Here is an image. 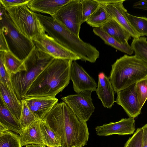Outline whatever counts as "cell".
<instances>
[{
    "instance_id": "cell-1",
    "label": "cell",
    "mask_w": 147,
    "mask_h": 147,
    "mask_svg": "<svg viewBox=\"0 0 147 147\" xmlns=\"http://www.w3.org/2000/svg\"><path fill=\"white\" fill-rule=\"evenodd\" d=\"M41 119L57 134L61 145L84 147L89 136L87 122L78 117L64 102L55 104Z\"/></svg>"
},
{
    "instance_id": "cell-2",
    "label": "cell",
    "mask_w": 147,
    "mask_h": 147,
    "mask_svg": "<svg viewBox=\"0 0 147 147\" xmlns=\"http://www.w3.org/2000/svg\"><path fill=\"white\" fill-rule=\"evenodd\" d=\"M72 61L54 58L34 81L24 99L55 98L69 84Z\"/></svg>"
},
{
    "instance_id": "cell-3",
    "label": "cell",
    "mask_w": 147,
    "mask_h": 147,
    "mask_svg": "<svg viewBox=\"0 0 147 147\" xmlns=\"http://www.w3.org/2000/svg\"><path fill=\"white\" fill-rule=\"evenodd\" d=\"M54 58L35 46L24 60L26 69L9 74L13 92L19 100H24L27 92L34 81Z\"/></svg>"
},
{
    "instance_id": "cell-4",
    "label": "cell",
    "mask_w": 147,
    "mask_h": 147,
    "mask_svg": "<svg viewBox=\"0 0 147 147\" xmlns=\"http://www.w3.org/2000/svg\"><path fill=\"white\" fill-rule=\"evenodd\" d=\"M111 66L109 78L115 93L147 76V64L135 55H125Z\"/></svg>"
},
{
    "instance_id": "cell-5",
    "label": "cell",
    "mask_w": 147,
    "mask_h": 147,
    "mask_svg": "<svg viewBox=\"0 0 147 147\" xmlns=\"http://www.w3.org/2000/svg\"><path fill=\"white\" fill-rule=\"evenodd\" d=\"M0 30L3 33L9 51L20 60L24 61L35 47L32 40L17 30L6 9L0 5Z\"/></svg>"
},
{
    "instance_id": "cell-6",
    "label": "cell",
    "mask_w": 147,
    "mask_h": 147,
    "mask_svg": "<svg viewBox=\"0 0 147 147\" xmlns=\"http://www.w3.org/2000/svg\"><path fill=\"white\" fill-rule=\"evenodd\" d=\"M5 9L17 30L26 37L32 40L36 36L45 32L34 12L26 4Z\"/></svg>"
},
{
    "instance_id": "cell-7",
    "label": "cell",
    "mask_w": 147,
    "mask_h": 147,
    "mask_svg": "<svg viewBox=\"0 0 147 147\" xmlns=\"http://www.w3.org/2000/svg\"><path fill=\"white\" fill-rule=\"evenodd\" d=\"M53 17L69 31L79 37L82 19L80 0H70Z\"/></svg>"
},
{
    "instance_id": "cell-8",
    "label": "cell",
    "mask_w": 147,
    "mask_h": 147,
    "mask_svg": "<svg viewBox=\"0 0 147 147\" xmlns=\"http://www.w3.org/2000/svg\"><path fill=\"white\" fill-rule=\"evenodd\" d=\"M92 92H82L63 97L61 99L78 117L87 122L95 109L91 98Z\"/></svg>"
},
{
    "instance_id": "cell-9",
    "label": "cell",
    "mask_w": 147,
    "mask_h": 147,
    "mask_svg": "<svg viewBox=\"0 0 147 147\" xmlns=\"http://www.w3.org/2000/svg\"><path fill=\"white\" fill-rule=\"evenodd\" d=\"M32 40L38 49L54 58L72 61L81 60L79 57L62 46L46 33L36 36Z\"/></svg>"
},
{
    "instance_id": "cell-10",
    "label": "cell",
    "mask_w": 147,
    "mask_h": 147,
    "mask_svg": "<svg viewBox=\"0 0 147 147\" xmlns=\"http://www.w3.org/2000/svg\"><path fill=\"white\" fill-rule=\"evenodd\" d=\"M104 3L107 11L111 18L115 19L131 34L133 38L140 36L135 30L129 21L127 9L123 6L125 0H100Z\"/></svg>"
},
{
    "instance_id": "cell-11",
    "label": "cell",
    "mask_w": 147,
    "mask_h": 147,
    "mask_svg": "<svg viewBox=\"0 0 147 147\" xmlns=\"http://www.w3.org/2000/svg\"><path fill=\"white\" fill-rule=\"evenodd\" d=\"M70 80L73 83L74 91L78 93L83 91H96L97 84L85 69L76 61L71 64Z\"/></svg>"
},
{
    "instance_id": "cell-12",
    "label": "cell",
    "mask_w": 147,
    "mask_h": 147,
    "mask_svg": "<svg viewBox=\"0 0 147 147\" xmlns=\"http://www.w3.org/2000/svg\"><path fill=\"white\" fill-rule=\"evenodd\" d=\"M115 102L121 105L129 117L135 118L141 113L136 90V83L118 92Z\"/></svg>"
},
{
    "instance_id": "cell-13",
    "label": "cell",
    "mask_w": 147,
    "mask_h": 147,
    "mask_svg": "<svg viewBox=\"0 0 147 147\" xmlns=\"http://www.w3.org/2000/svg\"><path fill=\"white\" fill-rule=\"evenodd\" d=\"M135 122L133 118H123L117 122H111L97 126L95 129L96 134L99 136L132 134L136 129Z\"/></svg>"
},
{
    "instance_id": "cell-14",
    "label": "cell",
    "mask_w": 147,
    "mask_h": 147,
    "mask_svg": "<svg viewBox=\"0 0 147 147\" xmlns=\"http://www.w3.org/2000/svg\"><path fill=\"white\" fill-rule=\"evenodd\" d=\"M98 98L105 108L110 109L115 102L114 90L109 78L103 72L98 75V82L96 90Z\"/></svg>"
},
{
    "instance_id": "cell-15",
    "label": "cell",
    "mask_w": 147,
    "mask_h": 147,
    "mask_svg": "<svg viewBox=\"0 0 147 147\" xmlns=\"http://www.w3.org/2000/svg\"><path fill=\"white\" fill-rule=\"evenodd\" d=\"M70 0H29L27 4L32 11L46 13L53 16Z\"/></svg>"
},
{
    "instance_id": "cell-16",
    "label": "cell",
    "mask_w": 147,
    "mask_h": 147,
    "mask_svg": "<svg viewBox=\"0 0 147 147\" xmlns=\"http://www.w3.org/2000/svg\"><path fill=\"white\" fill-rule=\"evenodd\" d=\"M40 119H38L24 128L20 135L22 146L31 144L45 146L40 127Z\"/></svg>"
},
{
    "instance_id": "cell-17",
    "label": "cell",
    "mask_w": 147,
    "mask_h": 147,
    "mask_svg": "<svg viewBox=\"0 0 147 147\" xmlns=\"http://www.w3.org/2000/svg\"><path fill=\"white\" fill-rule=\"evenodd\" d=\"M0 97L15 117L20 120L22 108V101L18 100L13 90L0 82Z\"/></svg>"
},
{
    "instance_id": "cell-18",
    "label": "cell",
    "mask_w": 147,
    "mask_h": 147,
    "mask_svg": "<svg viewBox=\"0 0 147 147\" xmlns=\"http://www.w3.org/2000/svg\"><path fill=\"white\" fill-rule=\"evenodd\" d=\"M24 100L36 118L39 119H41L58 101L56 98H34Z\"/></svg>"
},
{
    "instance_id": "cell-19",
    "label": "cell",
    "mask_w": 147,
    "mask_h": 147,
    "mask_svg": "<svg viewBox=\"0 0 147 147\" xmlns=\"http://www.w3.org/2000/svg\"><path fill=\"white\" fill-rule=\"evenodd\" d=\"M107 34L121 43L128 42L131 38L130 34L115 19L111 18L102 27Z\"/></svg>"
},
{
    "instance_id": "cell-20",
    "label": "cell",
    "mask_w": 147,
    "mask_h": 147,
    "mask_svg": "<svg viewBox=\"0 0 147 147\" xmlns=\"http://www.w3.org/2000/svg\"><path fill=\"white\" fill-rule=\"evenodd\" d=\"M0 123L10 131L20 135L23 128L19 120L12 114L3 100H0Z\"/></svg>"
},
{
    "instance_id": "cell-21",
    "label": "cell",
    "mask_w": 147,
    "mask_h": 147,
    "mask_svg": "<svg viewBox=\"0 0 147 147\" xmlns=\"http://www.w3.org/2000/svg\"><path fill=\"white\" fill-rule=\"evenodd\" d=\"M93 32L100 37L105 43L115 49L129 55L133 53V51L128 43H121L114 38L105 32L101 27L95 28L93 29Z\"/></svg>"
},
{
    "instance_id": "cell-22",
    "label": "cell",
    "mask_w": 147,
    "mask_h": 147,
    "mask_svg": "<svg viewBox=\"0 0 147 147\" xmlns=\"http://www.w3.org/2000/svg\"><path fill=\"white\" fill-rule=\"evenodd\" d=\"M0 58L2 60L9 75L11 74H15L26 69L24 61L18 59L10 51L0 52Z\"/></svg>"
},
{
    "instance_id": "cell-23",
    "label": "cell",
    "mask_w": 147,
    "mask_h": 147,
    "mask_svg": "<svg viewBox=\"0 0 147 147\" xmlns=\"http://www.w3.org/2000/svg\"><path fill=\"white\" fill-rule=\"evenodd\" d=\"M100 3L95 11L86 22L93 27L100 28L108 21L111 18L106 10L104 3L100 0H97Z\"/></svg>"
},
{
    "instance_id": "cell-24",
    "label": "cell",
    "mask_w": 147,
    "mask_h": 147,
    "mask_svg": "<svg viewBox=\"0 0 147 147\" xmlns=\"http://www.w3.org/2000/svg\"><path fill=\"white\" fill-rule=\"evenodd\" d=\"M40 125L44 142L46 147L61 146V140L57 133L45 121L40 119Z\"/></svg>"
},
{
    "instance_id": "cell-25",
    "label": "cell",
    "mask_w": 147,
    "mask_h": 147,
    "mask_svg": "<svg viewBox=\"0 0 147 147\" xmlns=\"http://www.w3.org/2000/svg\"><path fill=\"white\" fill-rule=\"evenodd\" d=\"M131 47L137 58L147 64V40L146 37L134 38Z\"/></svg>"
},
{
    "instance_id": "cell-26",
    "label": "cell",
    "mask_w": 147,
    "mask_h": 147,
    "mask_svg": "<svg viewBox=\"0 0 147 147\" xmlns=\"http://www.w3.org/2000/svg\"><path fill=\"white\" fill-rule=\"evenodd\" d=\"M20 136L7 130L0 133V147H22Z\"/></svg>"
},
{
    "instance_id": "cell-27",
    "label": "cell",
    "mask_w": 147,
    "mask_h": 147,
    "mask_svg": "<svg viewBox=\"0 0 147 147\" xmlns=\"http://www.w3.org/2000/svg\"><path fill=\"white\" fill-rule=\"evenodd\" d=\"M128 20L135 30L140 36H147V18L127 14Z\"/></svg>"
},
{
    "instance_id": "cell-28",
    "label": "cell",
    "mask_w": 147,
    "mask_h": 147,
    "mask_svg": "<svg viewBox=\"0 0 147 147\" xmlns=\"http://www.w3.org/2000/svg\"><path fill=\"white\" fill-rule=\"evenodd\" d=\"M82 7V23L86 22L95 11L100 3L97 0H80Z\"/></svg>"
},
{
    "instance_id": "cell-29",
    "label": "cell",
    "mask_w": 147,
    "mask_h": 147,
    "mask_svg": "<svg viewBox=\"0 0 147 147\" xmlns=\"http://www.w3.org/2000/svg\"><path fill=\"white\" fill-rule=\"evenodd\" d=\"M22 108L20 122L23 129L38 119L30 110L24 99L22 101Z\"/></svg>"
},
{
    "instance_id": "cell-30",
    "label": "cell",
    "mask_w": 147,
    "mask_h": 147,
    "mask_svg": "<svg viewBox=\"0 0 147 147\" xmlns=\"http://www.w3.org/2000/svg\"><path fill=\"white\" fill-rule=\"evenodd\" d=\"M138 104L141 110L147 99V76L136 83Z\"/></svg>"
},
{
    "instance_id": "cell-31",
    "label": "cell",
    "mask_w": 147,
    "mask_h": 147,
    "mask_svg": "<svg viewBox=\"0 0 147 147\" xmlns=\"http://www.w3.org/2000/svg\"><path fill=\"white\" fill-rule=\"evenodd\" d=\"M143 129L138 128L133 135L130 137L124 147H142Z\"/></svg>"
},
{
    "instance_id": "cell-32",
    "label": "cell",
    "mask_w": 147,
    "mask_h": 147,
    "mask_svg": "<svg viewBox=\"0 0 147 147\" xmlns=\"http://www.w3.org/2000/svg\"><path fill=\"white\" fill-rule=\"evenodd\" d=\"M0 59V82L13 90L9 74L5 68L2 60L1 58Z\"/></svg>"
},
{
    "instance_id": "cell-33",
    "label": "cell",
    "mask_w": 147,
    "mask_h": 147,
    "mask_svg": "<svg viewBox=\"0 0 147 147\" xmlns=\"http://www.w3.org/2000/svg\"><path fill=\"white\" fill-rule=\"evenodd\" d=\"M29 0H0V5L3 8L7 9L16 6L27 4Z\"/></svg>"
},
{
    "instance_id": "cell-34",
    "label": "cell",
    "mask_w": 147,
    "mask_h": 147,
    "mask_svg": "<svg viewBox=\"0 0 147 147\" xmlns=\"http://www.w3.org/2000/svg\"><path fill=\"white\" fill-rule=\"evenodd\" d=\"M0 52H7L9 51L7 43L3 32L0 30Z\"/></svg>"
},
{
    "instance_id": "cell-35",
    "label": "cell",
    "mask_w": 147,
    "mask_h": 147,
    "mask_svg": "<svg viewBox=\"0 0 147 147\" xmlns=\"http://www.w3.org/2000/svg\"><path fill=\"white\" fill-rule=\"evenodd\" d=\"M133 7L135 8L147 10V0H140L135 3Z\"/></svg>"
},
{
    "instance_id": "cell-36",
    "label": "cell",
    "mask_w": 147,
    "mask_h": 147,
    "mask_svg": "<svg viewBox=\"0 0 147 147\" xmlns=\"http://www.w3.org/2000/svg\"><path fill=\"white\" fill-rule=\"evenodd\" d=\"M142 128L143 129L142 147H147V124Z\"/></svg>"
},
{
    "instance_id": "cell-37",
    "label": "cell",
    "mask_w": 147,
    "mask_h": 147,
    "mask_svg": "<svg viewBox=\"0 0 147 147\" xmlns=\"http://www.w3.org/2000/svg\"><path fill=\"white\" fill-rule=\"evenodd\" d=\"M26 147H43V146L40 145L35 144H31L28 145L26 146Z\"/></svg>"
},
{
    "instance_id": "cell-38",
    "label": "cell",
    "mask_w": 147,
    "mask_h": 147,
    "mask_svg": "<svg viewBox=\"0 0 147 147\" xmlns=\"http://www.w3.org/2000/svg\"><path fill=\"white\" fill-rule=\"evenodd\" d=\"M53 147H66L65 146H64L61 145V146H60Z\"/></svg>"
}]
</instances>
